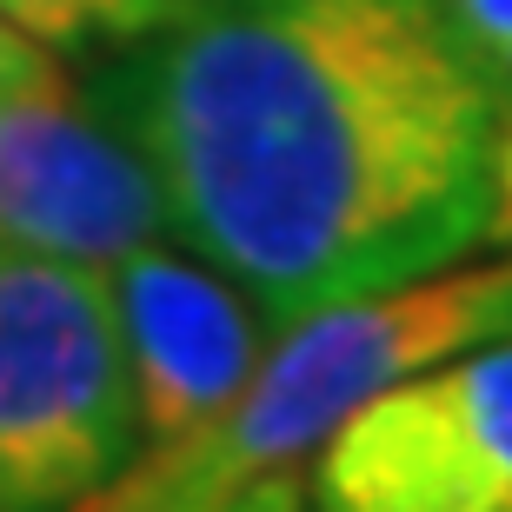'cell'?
Returning a JSON list of instances; mask_svg holds the SVG:
<instances>
[{"instance_id":"obj_12","label":"cell","mask_w":512,"mask_h":512,"mask_svg":"<svg viewBox=\"0 0 512 512\" xmlns=\"http://www.w3.org/2000/svg\"><path fill=\"white\" fill-rule=\"evenodd\" d=\"M253 7H266V0H253Z\"/></svg>"},{"instance_id":"obj_8","label":"cell","mask_w":512,"mask_h":512,"mask_svg":"<svg viewBox=\"0 0 512 512\" xmlns=\"http://www.w3.org/2000/svg\"><path fill=\"white\" fill-rule=\"evenodd\" d=\"M74 512H306V473H266L227 493H140L114 479Z\"/></svg>"},{"instance_id":"obj_4","label":"cell","mask_w":512,"mask_h":512,"mask_svg":"<svg viewBox=\"0 0 512 512\" xmlns=\"http://www.w3.org/2000/svg\"><path fill=\"white\" fill-rule=\"evenodd\" d=\"M313 512H512V340L360 399L306 459Z\"/></svg>"},{"instance_id":"obj_6","label":"cell","mask_w":512,"mask_h":512,"mask_svg":"<svg viewBox=\"0 0 512 512\" xmlns=\"http://www.w3.org/2000/svg\"><path fill=\"white\" fill-rule=\"evenodd\" d=\"M120 353H127L140 453L193 439L247 393L273 326L240 286L180 240H147L107 266Z\"/></svg>"},{"instance_id":"obj_10","label":"cell","mask_w":512,"mask_h":512,"mask_svg":"<svg viewBox=\"0 0 512 512\" xmlns=\"http://www.w3.org/2000/svg\"><path fill=\"white\" fill-rule=\"evenodd\" d=\"M479 247L512 253V94H499L493 133H486V227Z\"/></svg>"},{"instance_id":"obj_2","label":"cell","mask_w":512,"mask_h":512,"mask_svg":"<svg viewBox=\"0 0 512 512\" xmlns=\"http://www.w3.org/2000/svg\"><path fill=\"white\" fill-rule=\"evenodd\" d=\"M493 340H512V260L439 266L426 280L300 313L266 340L247 393L227 413L193 439L140 453L120 473V486L227 493L266 473H306L313 446L360 399Z\"/></svg>"},{"instance_id":"obj_9","label":"cell","mask_w":512,"mask_h":512,"mask_svg":"<svg viewBox=\"0 0 512 512\" xmlns=\"http://www.w3.org/2000/svg\"><path fill=\"white\" fill-rule=\"evenodd\" d=\"M419 7L493 94H512V0H419Z\"/></svg>"},{"instance_id":"obj_5","label":"cell","mask_w":512,"mask_h":512,"mask_svg":"<svg viewBox=\"0 0 512 512\" xmlns=\"http://www.w3.org/2000/svg\"><path fill=\"white\" fill-rule=\"evenodd\" d=\"M167 240V200L133 140L80 80L40 67L0 94V247L67 266H107Z\"/></svg>"},{"instance_id":"obj_1","label":"cell","mask_w":512,"mask_h":512,"mask_svg":"<svg viewBox=\"0 0 512 512\" xmlns=\"http://www.w3.org/2000/svg\"><path fill=\"white\" fill-rule=\"evenodd\" d=\"M80 87L273 333L479 247L499 94L419 0H193Z\"/></svg>"},{"instance_id":"obj_7","label":"cell","mask_w":512,"mask_h":512,"mask_svg":"<svg viewBox=\"0 0 512 512\" xmlns=\"http://www.w3.org/2000/svg\"><path fill=\"white\" fill-rule=\"evenodd\" d=\"M187 7L193 0H0V14L47 54H114Z\"/></svg>"},{"instance_id":"obj_11","label":"cell","mask_w":512,"mask_h":512,"mask_svg":"<svg viewBox=\"0 0 512 512\" xmlns=\"http://www.w3.org/2000/svg\"><path fill=\"white\" fill-rule=\"evenodd\" d=\"M40 67H54V54H47L40 40H27L14 20L0 14V94H7V87H20V80H34Z\"/></svg>"},{"instance_id":"obj_3","label":"cell","mask_w":512,"mask_h":512,"mask_svg":"<svg viewBox=\"0 0 512 512\" xmlns=\"http://www.w3.org/2000/svg\"><path fill=\"white\" fill-rule=\"evenodd\" d=\"M133 459L107 273L0 247V512H74Z\"/></svg>"}]
</instances>
